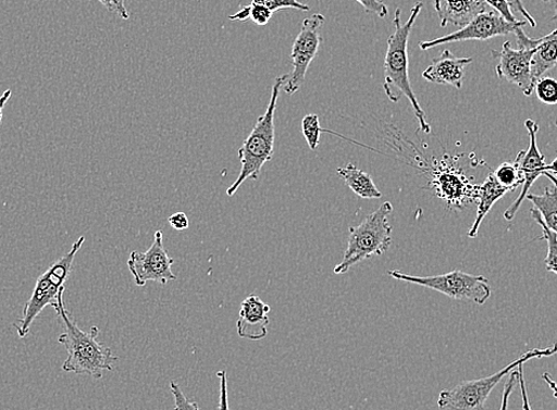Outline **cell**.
<instances>
[{
  "label": "cell",
  "instance_id": "cell-27",
  "mask_svg": "<svg viewBox=\"0 0 557 410\" xmlns=\"http://www.w3.org/2000/svg\"><path fill=\"white\" fill-rule=\"evenodd\" d=\"M250 20L258 25H267L273 17V12L267 7L250 3Z\"/></svg>",
  "mask_w": 557,
  "mask_h": 410
},
{
  "label": "cell",
  "instance_id": "cell-18",
  "mask_svg": "<svg viewBox=\"0 0 557 410\" xmlns=\"http://www.w3.org/2000/svg\"><path fill=\"white\" fill-rule=\"evenodd\" d=\"M557 65V29L549 35L539 38L535 55L533 58L532 75L537 83L541 77L554 70Z\"/></svg>",
  "mask_w": 557,
  "mask_h": 410
},
{
  "label": "cell",
  "instance_id": "cell-5",
  "mask_svg": "<svg viewBox=\"0 0 557 410\" xmlns=\"http://www.w3.org/2000/svg\"><path fill=\"white\" fill-rule=\"evenodd\" d=\"M557 353V343L546 349H533L523 353L519 360L504 366L494 375L463 381L455 388L445 389L440 395L437 407L443 410H484L488 396L503 377L508 376L515 369L532 361L545 359Z\"/></svg>",
  "mask_w": 557,
  "mask_h": 410
},
{
  "label": "cell",
  "instance_id": "cell-15",
  "mask_svg": "<svg viewBox=\"0 0 557 410\" xmlns=\"http://www.w3.org/2000/svg\"><path fill=\"white\" fill-rule=\"evenodd\" d=\"M434 9L441 18L442 28H446L448 24L463 28L481 13L490 10L485 0H434Z\"/></svg>",
  "mask_w": 557,
  "mask_h": 410
},
{
  "label": "cell",
  "instance_id": "cell-31",
  "mask_svg": "<svg viewBox=\"0 0 557 410\" xmlns=\"http://www.w3.org/2000/svg\"><path fill=\"white\" fill-rule=\"evenodd\" d=\"M98 2L110 12L114 13V15L128 20V12L125 7V0H98Z\"/></svg>",
  "mask_w": 557,
  "mask_h": 410
},
{
  "label": "cell",
  "instance_id": "cell-30",
  "mask_svg": "<svg viewBox=\"0 0 557 410\" xmlns=\"http://www.w3.org/2000/svg\"><path fill=\"white\" fill-rule=\"evenodd\" d=\"M218 377L220 380V400L218 410H231L227 372H225V370H221V372L218 373Z\"/></svg>",
  "mask_w": 557,
  "mask_h": 410
},
{
  "label": "cell",
  "instance_id": "cell-25",
  "mask_svg": "<svg viewBox=\"0 0 557 410\" xmlns=\"http://www.w3.org/2000/svg\"><path fill=\"white\" fill-rule=\"evenodd\" d=\"M170 390L172 396H174L175 408L174 410H201L200 405L197 402L190 401L187 396L184 395L181 386L177 382L171 381Z\"/></svg>",
  "mask_w": 557,
  "mask_h": 410
},
{
  "label": "cell",
  "instance_id": "cell-3",
  "mask_svg": "<svg viewBox=\"0 0 557 410\" xmlns=\"http://www.w3.org/2000/svg\"><path fill=\"white\" fill-rule=\"evenodd\" d=\"M285 82L286 74L275 78L267 112L258 119L257 125L244 141L242 149L238 150L242 171L227 190L230 197L234 196L246 181L258 179L263 165L272 161L275 141L274 114Z\"/></svg>",
  "mask_w": 557,
  "mask_h": 410
},
{
  "label": "cell",
  "instance_id": "cell-19",
  "mask_svg": "<svg viewBox=\"0 0 557 410\" xmlns=\"http://www.w3.org/2000/svg\"><path fill=\"white\" fill-rule=\"evenodd\" d=\"M525 200L534 204L546 226L557 235V189L546 188L542 195L528 194Z\"/></svg>",
  "mask_w": 557,
  "mask_h": 410
},
{
  "label": "cell",
  "instance_id": "cell-10",
  "mask_svg": "<svg viewBox=\"0 0 557 410\" xmlns=\"http://www.w3.org/2000/svg\"><path fill=\"white\" fill-rule=\"evenodd\" d=\"M174 262L175 260L169 257L164 246L163 232L158 231L154 234L153 244L145 253H139L137 250L132 251L127 266L134 276L135 284L139 287L149 282L166 285L177 279L172 272Z\"/></svg>",
  "mask_w": 557,
  "mask_h": 410
},
{
  "label": "cell",
  "instance_id": "cell-11",
  "mask_svg": "<svg viewBox=\"0 0 557 410\" xmlns=\"http://www.w3.org/2000/svg\"><path fill=\"white\" fill-rule=\"evenodd\" d=\"M536 49H513L510 42L503 45L500 51L491 50L493 58L498 61L496 73L502 80L520 87L525 97L533 95L535 82L532 75L533 58Z\"/></svg>",
  "mask_w": 557,
  "mask_h": 410
},
{
  "label": "cell",
  "instance_id": "cell-17",
  "mask_svg": "<svg viewBox=\"0 0 557 410\" xmlns=\"http://www.w3.org/2000/svg\"><path fill=\"white\" fill-rule=\"evenodd\" d=\"M337 174L357 196L364 200H379L382 197L373 178L354 164L338 167Z\"/></svg>",
  "mask_w": 557,
  "mask_h": 410
},
{
  "label": "cell",
  "instance_id": "cell-8",
  "mask_svg": "<svg viewBox=\"0 0 557 410\" xmlns=\"http://www.w3.org/2000/svg\"><path fill=\"white\" fill-rule=\"evenodd\" d=\"M325 22L326 20L322 13H315V15L302 21L300 33L290 52L294 70L286 74V82L284 84V90L287 96H294L304 85L310 64L315 59L318 51H320Z\"/></svg>",
  "mask_w": 557,
  "mask_h": 410
},
{
  "label": "cell",
  "instance_id": "cell-24",
  "mask_svg": "<svg viewBox=\"0 0 557 410\" xmlns=\"http://www.w3.org/2000/svg\"><path fill=\"white\" fill-rule=\"evenodd\" d=\"M256 4H260L270 9L273 13L283 9H296L298 11H310V7L300 2V0H253Z\"/></svg>",
  "mask_w": 557,
  "mask_h": 410
},
{
  "label": "cell",
  "instance_id": "cell-33",
  "mask_svg": "<svg viewBox=\"0 0 557 410\" xmlns=\"http://www.w3.org/2000/svg\"><path fill=\"white\" fill-rule=\"evenodd\" d=\"M168 222L172 228L178 232L187 231L190 226L189 219L185 213H176L171 215Z\"/></svg>",
  "mask_w": 557,
  "mask_h": 410
},
{
  "label": "cell",
  "instance_id": "cell-13",
  "mask_svg": "<svg viewBox=\"0 0 557 410\" xmlns=\"http://www.w3.org/2000/svg\"><path fill=\"white\" fill-rule=\"evenodd\" d=\"M271 307L257 296L247 297L238 312L236 330L238 337L261 340L269 335Z\"/></svg>",
  "mask_w": 557,
  "mask_h": 410
},
{
  "label": "cell",
  "instance_id": "cell-4",
  "mask_svg": "<svg viewBox=\"0 0 557 410\" xmlns=\"http://www.w3.org/2000/svg\"><path fill=\"white\" fill-rule=\"evenodd\" d=\"M392 213V203H383L361 224L349 229L348 247L335 274H346L355 264L387 253L393 244Z\"/></svg>",
  "mask_w": 557,
  "mask_h": 410
},
{
  "label": "cell",
  "instance_id": "cell-37",
  "mask_svg": "<svg viewBox=\"0 0 557 410\" xmlns=\"http://www.w3.org/2000/svg\"><path fill=\"white\" fill-rule=\"evenodd\" d=\"M12 96V91L10 89L4 91V95L0 97V124H2L3 121V112L5 109L7 103L10 101Z\"/></svg>",
  "mask_w": 557,
  "mask_h": 410
},
{
  "label": "cell",
  "instance_id": "cell-7",
  "mask_svg": "<svg viewBox=\"0 0 557 410\" xmlns=\"http://www.w3.org/2000/svg\"><path fill=\"white\" fill-rule=\"evenodd\" d=\"M388 274L396 281L430 288L450 299L472 301L479 306H484L491 297L488 281L483 275L461 271L431 276L410 275L400 271H389Z\"/></svg>",
  "mask_w": 557,
  "mask_h": 410
},
{
  "label": "cell",
  "instance_id": "cell-35",
  "mask_svg": "<svg viewBox=\"0 0 557 410\" xmlns=\"http://www.w3.org/2000/svg\"><path fill=\"white\" fill-rule=\"evenodd\" d=\"M230 21H240L246 22L250 20V7H244L240 10H238L236 13H234L233 16L228 17Z\"/></svg>",
  "mask_w": 557,
  "mask_h": 410
},
{
  "label": "cell",
  "instance_id": "cell-29",
  "mask_svg": "<svg viewBox=\"0 0 557 410\" xmlns=\"http://www.w3.org/2000/svg\"><path fill=\"white\" fill-rule=\"evenodd\" d=\"M368 13H374L380 18H386L389 15L388 7L380 0H356Z\"/></svg>",
  "mask_w": 557,
  "mask_h": 410
},
{
  "label": "cell",
  "instance_id": "cell-6",
  "mask_svg": "<svg viewBox=\"0 0 557 410\" xmlns=\"http://www.w3.org/2000/svg\"><path fill=\"white\" fill-rule=\"evenodd\" d=\"M85 241V236L79 237L67 254L63 256L45 274L38 277L34 293L25 303L21 320L13 324L17 328L20 338L28 336L33 323L47 307L55 306L60 294L65 290L64 284L69 281L76 254Z\"/></svg>",
  "mask_w": 557,
  "mask_h": 410
},
{
  "label": "cell",
  "instance_id": "cell-12",
  "mask_svg": "<svg viewBox=\"0 0 557 410\" xmlns=\"http://www.w3.org/2000/svg\"><path fill=\"white\" fill-rule=\"evenodd\" d=\"M524 125L530 138L529 149L517 154L520 158V167L524 177V183L520 196L517 197V200L506 210V213H504V219L507 221H512L515 219L517 211H519L525 200L530 188L533 187V184L541 176L545 175L547 169L545 156L541 153L537 145L539 125L532 121V119H528Z\"/></svg>",
  "mask_w": 557,
  "mask_h": 410
},
{
  "label": "cell",
  "instance_id": "cell-22",
  "mask_svg": "<svg viewBox=\"0 0 557 410\" xmlns=\"http://www.w3.org/2000/svg\"><path fill=\"white\" fill-rule=\"evenodd\" d=\"M301 131L305 139H307L309 147L315 151L320 147V139L324 128L321 127L320 116L317 114L305 115L301 123Z\"/></svg>",
  "mask_w": 557,
  "mask_h": 410
},
{
  "label": "cell",
  "instance_id": "cell-16",
  "mask_svg": "<svg viewBox=\"0 0 557 410\" xmlns=\"http://www.w3.org/2000/svg\"><path fill=\"white\" fill-rule=\"evenodd\" d=\"M510 192L507 188L496 181L494 174H490L482 185H479V191H476V198H479V208H476L475 220L472 227L469 231L470 239H474L479 235L481 224L488 214V211L493 209L496 202L504 196Z\"/></svg>",
  "mask_w": 557,
  "mask_h": 410
},
{
  "label": "cell",
  "instance_id": "cell-14",
  "mask_svg": "<svg viewBox=\"0 0 557 410\" xmlns=\"http://www.w3.org/2000/svg\"><path fill=\"white\" fill-rule=\"evenodd\" d=\"M472 61L471 58H457L446 49L441 57L432 61L430 67L422 73V77L435 85L453 86L461 89L466 69Z\"/></svg>",
  "mask_w": 557,
  "mask_h": 410
},
{
  "label": "cell",
  "instance_id": "cell-2",
  "mask_svg": "<svg viewBox=\"0 0 557 410\" xmlns=\"http://www.w3.org/2000/svg\"><path fill=\"white\" fill-rule=\"evenodd\" d=\"M422 8L423 3L418 2L410 11L406 23H403L401 20V9L397 8L395 11L394 33L388 38L386 58H384L383 89L393 102H399L403 97L407 98L412 104L420 131L430 135L431 125L428 122L426 113L422 110L409 78V37Z\"/></svg>",
  "mask_w": 557,
  "mask_h": 410
},
{
  "label": "cell",
  "instance_id": "cell-38",
  "mask_svg": "<svg viewBox=\"0 0 557 410\" xmlns=\"http://www.w3.org/2000/svg\"><path fill=\"white\" fill-rule=\"evenodd\" d=\"M542 380L547 383V386L552 389L554 398L557 400V383L553 380L549 373L542 375Z\"/></svg>",
  "mask_w": 557,
  "mask_h": 410
},
{
  "label": "cell",
  "instance_id": "cell-39",
  "mask_svg": "<svg viewBox=\"0 0 557 410\" xmlns=\"http://www.w3.org/2000/svg\"><path fill=\"white\" fill-rule=\"evenodd\" d=\"M543 2H552V0H543Z\"/></svg>",
  "mask_w": 557,
  "mask_h": 410
},
{
  "label": "cell",
  "instance_id": "cell-23",
  "mask_svg": "<svg viewBox=\"0 0 557 410\" xmlns=\"http://www.w3.org/2000/svg\"><path fill=\"white\" fill-rule=\"evenodd\" d=\"M539 100L546 104H557V80L553 77L543 76L535 84Z\"/></svg>",
  "mask_w": 557,
  "mask_h": 410
},
{
  "label": "cell",
  "instance_id": "cell-36",
  "mask_svg": "<svg viewBox=\"0 0 557 410\" xmlns=\"http://www.w3.org/2000/svg\"><path fill=\"white\" fill-rule=\"evenodd\" d=\"M543 176H547L557 189V157L552 164L547 165L545 175Z\"/></svg>",
  "mask_w": 557,
  "mask_h": 410
},
{
  "label": "cell",
  "instance_id": "cell-1",
  "mask_svg": "<svg viewBox=\"0 0 557 410\" xmlns=\"http://www.w3.org/2000/svg\"><path fill=\"white\" fill-rule=\"evenodd\" d=\"M64 293L59 296L55 309L64 325V333L59 337V343L67 350L69 357L62 365L63 372L77 375H88L100 380L103 372H112L119 357L99 340L100 330L91 326L88 333L78 327L72 313L65 309Z\"/></svg>",
  "mask_w": 557,
  "mask_h": 410
},
{
  "label": "cell",
  "instance_id": "cell-9",
  "mask_svg": "<svg viewBox=\"0 0 557 410\" xmlns=\"http://www.w3.org/2000/svg\"><path fill=\"white\" fill-rule=\"evenodd\" d=\"M529 25L527 21L516 23L504 20L495 10H488L473 18L468 25L460 30L445 35L432 41L420 42L421 50H429L448 44L467 42V41H487L490 38L497 36H507L516 34L517 30Z\"/></svg>",
  "mask_w": 557,
  "mask_h": 410
},
{
  "label": "cell",
  "instance_id": "cell-32",
  "mask_svg": "<svg viewBox=\"0 0 557 410\" xmlns=\"http://www.w3.org/2000/svg\"><path fill=\"white\" fill-rule=\"evenodd\" d=\"M510 8L515 13H519V15L523 16L525 21L529 23L530 26H533V28H536V21L533 18L532 15L528 12L524 4L522 3V0H508Z\"/></svg>",
  "mask_w": 557,
  "mask_h": 410
},
{
  "label": "cell",
  "instance_id": "cell-20",
  "mask_svg": "<svg viewBox=\"0 0 557 410\" xmlns=\"http://www.w3.org/2000/svg\"><path fill=\"white\" fill-rule=\"evenodd\" d=\"M493 174L502 187L507 188L510 192L524 183L519 156H517L515 162L499 165Z\"/></svg>",
  "mask_w": 557,
  "mask_h": 410
},
{
  "label": "cell",
  "instance_id": "cell-34",
  "mask_svg": "<svg viewBox=\"0 0 557 410\" xmlns=\"http://www.w3.org/2000/svg\"><path fill=\"white\" fill-rule=\"evenodd\" d=\"M519 370V385L522 393V409L523 410H533L532 407H530L529 398H528V390H527V383L524 378V364L517 368Z\"/></svg>",
  "mask_w": 557,
  "mask_h": 410
},
{
  "label": "cell",
  "instance_id": "cell-21",
  "mask_svg": "<svg viewBox=\"0 0 557 410\" xmlns=\"http://www.w3.org/2000/svg\"><path fill=\"white\" fill-rule=\"evenodd\" d=\"M530 214H532V218L540 224L543 233L542 239L546 240L548 246V253L545 261L546 268L549 272L557 275V235L546 226L545 221L542 220L541 214L535 208L530 210Z\"/></svg>",
  "mask_w": 557,
  "mask_h": 410
},
{
  "label": "cell",
  "instance_id": "cell-26",
  "mask_svg": "<svg viewBox=\"0 0 557 410\" xmlns=\"http://www.w3.org/2000/svg\"><path fill=\"white\" fill-rule=\"evenodd\" d=\"M516 386H519V370H513V372L508 375L506 385H504L499 410H508L509 399Z\"/></svg>",
  "mask_w": 557,
  "mask_h": 410
},
{
  "label": "cell",
  "instance_id": "cell-28",
  "mask_svg": "<svg viewBox=\"0 0 557 410\" xmlns=\"http://www.w3.org/2000/svg\"><path fill=\"white\" fill-rule=\"evenodd\" d=\"M485 3L499 13L504 20L512 23L519 22L513 15L508 0H485Z\"/></svg>",
  "mask_w": 557,
  "mask_h": 410
}]
</instances>
